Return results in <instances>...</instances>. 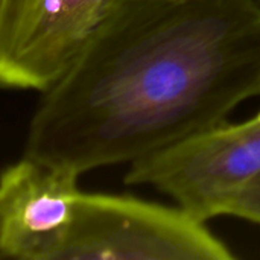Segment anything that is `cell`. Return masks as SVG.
I'll use <instances>...</instances> for the list:
<instances>
[{"label":"cell","mask_w":260,"mask_h":260,"mask_svg":"<svg viewBox=\"0 0 260 260\" xmlns=\"http://www.w3.org/2000/svg\"><path fill=\"white\" fill-rule=\"evenodd\" d=\"M78 174L24 155L0 172V254L58 260L67 241Z\"/></svg>","instance_id":"5b68a950"},{"label":"cell","mask_w":260,"mask_h":260,"mask_svg":"<svg viewBox=\"0 0 260 260\" xmlns=\"http://www.w3.org/2000/svg\"><path fill=\"white\" fill-rule=\"evenodd\" d=\"M260 96L257 0H111L44 91L24 155L78 175L134 163Z\"/></svg>","instance_id":"6da1fadb"},{"label":"cell","mask_w":260,"mask_h":260,"mask_svg":"<svg viewBox=\"0 0 260 260\" xmlns=\"http://www.w3.org/2000/svg\"><path fill=\"white\" fill-rule=\"evenodd\" d=\"M230 248L184 209L79 192L58 260H230Z\"/></svg>","instance_id":"7a4b0ae2"},{"label":"cell","mask_w":260,"mask_h":260,"mask_svg":"<svg viewBox=\"0 0 260 260\" xmlns=\"http://www.w3.org/2000/svg\"><path fill=\"white\" fill-rule=\"evenodd\" d=\"M260 171V110L129 165L126 184H149L201 221L224 215L232 197Z\"/></svg>","instance_id":"3957f363"},{"label":"cell","mask_w":260,"mask_h":260,"mask_svg":"<svg viewBox=\"0 0 260 260\" xmlns=\"http://www.w3.org/2000/svg\"><path fill=\"white\" fill-rule=\"evenodd\" d=\"M111 0H0V85L46 91L72 66Z\"/></svg>","instance_id":"277c9868"},{"label":"cell","mask_w":260,"mask_h":260,"mask_svg":"<svg viewBox=\"0 0 260 260\" xmlns=\"http://www.w3.org/2000/svg\"><path fill=\"white\" fill-rule=\"evenodd\" d=\"M257 2H259V3H260V0H257Z\"/></svg>","instance_id":"52a82bcc"},{"label":"cell","mask_w":260,"mask_h":260,"mask_svg":"<svg viewBox=\"0 0 260 260\" xmlns=\"http://www.w3.org/2000/svg\"><path fill=\"white\" fill-rule=\"evenodd\" d=\"M224 215L260 224V171L232 197Z\"/></svg>","instance_id":"8992f818"}]
</instances>
